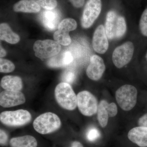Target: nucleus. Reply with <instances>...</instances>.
Wrapping results in <instances>:
<instances>
[{"instance_id":"nucleus-30","label":"nucleus","mask_w":147,"mask_h":147,"mask_svg":"<svg viewBox=\"0 0 147 147\" xmlns=\"http://www.w3.org/2000/svg\"><path fill=\"white\" fill-rule=\"evenodd\" d=\"M0 143L1 146H4L6 144L8 140V136L5 133V131H4L2 129H1L0 131Z\"/></svg>"},{"instance_id":"nucleus-1","label":"nucleus","mask_w":147,"mask_h":147,"mask_svg":"<svg viewBox=\"0 0 147 147\" xmlns=\"http://www.w3.org/2000/svg\"><path fill=\"white\" fill-rule=\"evenodd\" d=\"M55 98L62 108L73 110L77 105V96L70 84L62 82L57 85L55 91Z\"/></svg>"},{"instance_id":"nucleus-14","label":"nucleus","mask_w":147,"mask_h":147,"mask_svg":"<svg viewBox=\"0 0 147 147\" xmlns=\"http://www.w3.org/2000/svg\"><path fill=\"white\" fill-rule=\"evenodd\" d=\"M60 19L59 13L56 10H46L42 16V23L45 28L54 30L59 25Z\"/></svg>"},{"instance_id":"nucleus-21","label":"nucleus","mask_w":147,"mask_h":147,"mask_svg":"<svg viewBox=\"0 0 147 147\" xmlns=\"http://www.w3.org/2000/svg\"><path fill=\"white\" fill-rule=\"evenodd\" d=\"M69 32L58 29L54 34L55 41L59 44L64 46L68 45L71 42V38Z\"/></svg>"},{"instance_id":"nucleus-9","label":"nucleus","mask_w":147,"mask_h":147,"mask_svg":"<svg viewBox=\"0 0 147 147\" xmlns=\"http://www.w3.org/2000/svg\"><path fill=\"white\" fill-rule=\"evenodd\" d=\"M26 98L20 91L5 90L0 94V105L4 108H10L24 104Z\"/></svg>"},{"instance_id":"nucleus-17","label":"nucleus","mask_w":147,"mask_h":147,"mask_svg":"<svg viewBox=\"0 0 147 147\" xmlns=\"http://www.w3.org/2000/svg\"><path fill=\"white\" fill-rule=\"evenodd\" d=\"M13 9L16 12L35 13L40 11V7L32 0H21L14 5Z\"/></svg>"},{"instance_id":"nucleus-27","label":"nucleus","mask_w":147,"mask_h":147,"mask_svg":"<svg viewBox=\"0 0 147 147\" xmlns=\"http://www.w3.org/2000/svg\"><path fill=\"white\" fill-rule=\"evenodd\" d=\"M100 137V132L96 127H92L87 131V139L90 142H94L98 139Z\"/></svg>"},{"instance_id":"nucleus-3","label":"nucleus","mask_w":147,"mask_h":147,"mask_svg":"<svg viewBox=\"0 0 147 147\" xmlns=\"http://www.w3.org/2000/svg\"><path fill=\"white\" fill-rule=\"evenodd\" d=\"M138 92L137 88L131 85H125L117 90L115 97L117 102L122 110L129 111L136 105Z\"/></svg>"},{"instance_id":"nucleus-13","label":"nucleus","mask_w":147,"mask_h":147,"mask_svg":"<svg viewBox=\"0 0 147 147\" xmlns=\"http://www.w3.org/2000/svg\"><path fill=\"white\" fill-rule=\"evenodd\" d=\"M74 58L69 51H65L54 56L47 62V65L52 68H59L69 65L73 62Z\"/></svg>"},{"instance_id":"nucleus-20","label":"nucleus","mask_w":147,"mask_h":147,"mask_svg":"<svg viewBox=\"0 0 147 147\" xmlns=\"http://www.w3.org/2000/svg\"><path fill=\"white\" fill-rule=\"evenodd\" d=\"M108 101L102 100L100 101L98 107L97 115L98 123L102 127H105L108 124L109 117Z\"/></svg>"},{"instance_id":"nucleus-18","label":"nucleus","mask_w":147,"mask_h":147,"mask_svg":"<svg viewBox=\"0 0 147 147\" xmlns=\"http://www.w3.org/2000/svg\"><path fill=\"white\" fill-rule=\"evenodd\" d=\"M0 38L1 40H5L10 44L18 43L20 40V37L12 31L10 27L6 23H2L0 25Z\"/></svg>"},{"instance_id":"nucleus-7","label":"nucleus","mask_w":147,"mask_h":147,"mask_svg":"<svg viewBox=\"0 0 147 147\" xmlns=\"http://www.w3.org/2000/svg\"><path fill=\"white\" fill-rule=\"evenodd\" d=\"M134 52L133 43L127 41L116 47L113 51L112 60L116 67L121 68L131 61Z\"/></svg>"},{"instance_id":"nucleus-31","label":"nucleus","mask_w":147,"mask_h":147,"mask_svg":"<svg viewBox=\"0 0 147 147\" xmlns=\"http://www.w3.org/2000/svg\"><path fill=\"white\" fill-rule=\"evenodd\" d=\"M138 123L139 126L147 127V113L139 118Z\"/></svg>"},{"instance_id":"nucleus-22","label":"nucleus","mask_w":147,"mask_h":147,"mask_svg":"<svg viewBox=\"0 0 147 147\" xmlns=\"http://www.w3.org/2000/svg\"><path fill=\"white\" fill-rule=\"evenodd\" d=\"M77 26V23L74 19L67 18L61 21L58 26V29L69 32L75 30Z\"/></svg>"},{"instance_id":"nucleus-2","label":"nucleus","mask_w":147,"mask_h":147,"mask_svg":"<svg viewBox=\"0 0 147 147\" xmlns=\"http://www.w3.org/2000/svg\"><path fill=\"white\" fill-rule=\"evenodd\" d=\"M60 119L57 115L48 112L38 117L33 122L35 130L38 133L45 134L52 133L61 127Z\"/></svg>"},{"instance_id":"nucleus-34","label":"nucleus","mask_w":147,"mask_h":147,"mask_svg":"<svg viewBox=\"0 0 147 147\" xmlns=\"http://www.w3.org/2000/svg\"><path fill=\"white\" fill-rule=\"evenodd\" d=\"M0 50H1L0 57H1V58L4 57L6 55V52L5 50L2 47L1 45V49H0Z\"/></svg>"},{"instance_id":"nucleus-15","label":"nucleus","mask_w":147,"mask_h":147,"mask_svg":"<svg viewBox=\"0 0 147 147\" xmlns=\"http://www.w3.org/2000/svg\"><path fill=\"white\" fill-rule=\"evenodd\" d=\"M117 14L113 10L108 11L106 15L105 29L108 38L113 40L116 38Z\"/></svg>"},{"instance_id":"nucleus-6","label":"nucleus","mask_w":147,"mask_h":147,"mask_svg":"<svg viewBox=\"0 0 147 147\" xmlns=\"http://www.w3.org/2000/svg\"><path fill=\"white\" fill-rule=\"evenodd\" d=\"M77 106L84 116H91L97 112L98 101L93 94L88 91L79 92L77 95Z\"/></svg>"},{"instance_id":"nucleus-19","label":"nucleus","mask_w":147,"mask_h":147,"mask_svg":"<svg viewBox=\"0 0 147 147\" xmlns=\"http://www.w3.org/2000/svg\"><path fill=\"white\" fill-rule=\"evenodd\" d=\"M10 145L11 147H37V142L33 136L26 135L12 138Z\"/></svg>"},{"instance_id":"nucleus-16","label":"nucleus","mask_w":147,"mask_h":147,"mask_svg":"<svg viewBox=\"0 0 147 147\" xmlns=\"http://www.w3.org/2000/svg\"><path fill=\"white\" fill-rule=\"evenodd\" d=\"M1 86L6 90L20 91L23 88L22 79L18 76H6L1 80Z\"/></svg>"},{"instance_id":"nucleus-35","label":"nucleus","mask_w":147,"mask_h":147,"mask_svg":"<svg viewBox=\"0 0 147 147\" xmlns=\"http://www.w3.org/2000/svg\"><path fill=\"white\" fill-rule=\"evenodd\" d=\"M146 60L147 61V52L146 53Z\"/></svg>"},{"instance_id":"nucleus-25","label":"nucleus","mask_w":147,"mask_h":147,"mask_svg":"<svg viewBox=\"0 0 147 147\" xmlns=\"http://www.w3.org/2000/svg\"><path fill=\"white\" fill-rule=\"evenodd\" d=\"M46 10H53L57 5V0H32Z\"/></svg>"},{"instance_id":"nucleus-29","label":"nucleus","mask_w":147,"mask_h":147,"mask_svg":"<svg viewBox=\"0 0 147 147\" xmlns=\"http://www.w3.org/2000/svg\"><path fill=\"white\" fill-rule=\"evenodd\" d=\"M108 110L109 111V116L110 117H113L117 115L118 113L117 107L115 102L109 103Z\"/></svg>"},{"instance_id":"nucleus-28","label":"nucleus","mask_w":147,"mask_h":147,"mask_svg":"<svg viewBox=\"0 0 147 147\" xmlns=\"http://www.w3.org/2000/svg\"><path fill=\"white\" fill-rule=\"evenodd\" d=\"M61 79L63 82L69 84H71L76 79V75L73 71L67 70L63 72L62 75Z\"/></svg>"},{"instance_id":"nucleus-12","label":"nucleus","mask_w":147,"mask_h":147,"mask_svg":"<svg viewBox=\"0 0 147 147\" xmlns=\"http://www.w3.org/2000/svg\"><path fill=\"white\" fill-rule=\"evenodd\" d=\"M131 142L140 147H147V127L138 126L129 130L127 134Z\"/></svg>"},{"instance_id":"nucleus-5","label":"nucleus","mask_w":147,"mask_h":147,"mask_svg":"<svg viewBox=\"0 0 147 147\" xmlns=\"http://www.w3.org/2000/svg\"><path fill=\"white\" fill-rule=\"evenodd\" d=\"M61 49L60 44L50 39L37 40L33 46L35 55L41 59L53 57L59 53Z\"/></svg>"},{"instance_id":"nucleus-32","label":"nucleus","mask_w":147,"mask_h":147,"mask_svg":"<svg viewBox=\"0 0 147 147\" xmlns=\"http://www.w3.org/2000/svg\"><path fill=\"white\" fill-rule=\"evenodd\" d=\"M69 2L74 7L80 8L84 5L85 0H69Z\"/></svg>"},{"instance_id":"nucleus-8","label":"nucleus","mask_w":147,"mask_h":147,"mask_svg":"<svg viewBox=\"0 0 147 147\" xmlns=\"http://www.w3.org/2000/svg\"><path fill=\"white\" fill-rule=\"evenodd\" d=\"M102 8L101 0H88L81 19V24L84 28H90L100 15Z\"/></svg>"},{"instance_id":"nucleus-4","label":"nucleus","mask_w":147,"mask_h":147,"mask_svg":"<svg viewBox=\"0 0 147 147\" xmlns=\"http://www.w3.org/2000/svg\"><path fill=\"white\" fill-rule=\"evenodd\" d=\"M32 116L26 110L4 111L1 113L0 120L5 125L9 126H21L28 123Z\"/></svg>"},{"instance_id":"nucleus-26","label":"nucleus","mask_w":147,"mask_h":147,"mask_svg":"<svg viewBox=\"0 0 147 147\" xmlns=\"http://www.w3.org/2000/svg\"><path fill=\"white\" fill-rule=\"evenodd\" d=\"M139 26L141 33L144 36L147 37V8L142 13Z\"/></svg>"},{"instance_id":"nucleus-10","label":"nucleus","mask_w":147,"mask_h":147,"mask_svg":"<svg viewBox=\"0 0 147 147\" xmlns=\"http://www.w3.org/2000/svg\"><path fill=\"white\" fill-rule=\"evenodd\" d=\"M105 65L102 58L97 55L92 56L86 69V74L90 79L98 81L105 72Z\"/></svg>"},{"instance_id":"nucleus-11","label":"nucleus","mask_w":147,"mask_h":147,"mask_svg":"<svg viewBox=\"0 0 147 147\" xmlns=\"http://www.w3.org/2000/svg\"><path fill=\"white\" fill-rule=\"evenodd\" d=\"M92 47L94 51L98 54H104L108 50V38L103 25H99L95 30L93 36Z\"/></svg>"},{"instance_id":"nucleus-24","label":"nucleus","mask_w":147,"mask_h":147,"mask_svg":"<svg viewBox=\"0 0 147 147\" xmlns=\"http://www.w3.org/2000/svg\"><path fill=\"white\" fill-rule=\"evenodd\" d=\"M15 68V65L12 62L6 59H0V71L2 73L12 72Z\"/></svg>"},{"instance_id":"nucleus-23","label":"nucleus","mask_w":147,"mask_h":147,"mask_svg":"<svg viewBox=\"0 0 147 147\" xmlns=\"http://www.w3.org/2000/svg\"><path fill=\"white\" fill-rule=\"evenodd\" d=\"M127 26L125 19L123 16H118L117 20L116 38H120L125 34Z\"/></svg>"},{"instance_id":"nucleus-33","label":"nucleus","mask_w":147,"mask_h":147,"mask_svg":"<svg viewBox=\"0 0 147 147\" xmlns=\"http://www.w3.org/2000/svg\"><path fill=\"white\" fill-rule=\"evenodd\" d=\"M70 147H84L82 143L78 141H75L72 143L71 146Z\"/></svg>"}]
</instances>
